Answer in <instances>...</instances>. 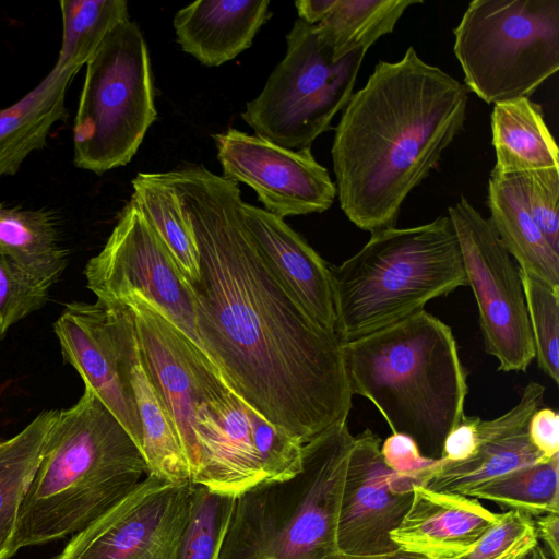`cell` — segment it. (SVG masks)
Instances as JSON below:
<instances>
[{"label":"cell","instance_id":"1","mask_svg":"<svg viewBox=\"0 0 559 559\" xmlns=\"http://www.w3.org/2000/svg\"><path fill=\"white\" fill-rule=\"evenodd\" d=\"M159 175L193 226L198 336L229 388L302 444L347 421L344 343L312 321L270 269L245 224L238 183L202 165Z\"/></svg>","mask_w":559,"mask_h":559},{"label":"cell","instance_id":"2","mask_svg":"<svg viewBox=\"0 0 559 559\" xmlns=\"http://www.w3.org/2000/svg\"><path fill=\"white\" fill-rule=\"evenodd\" d=\"M468 90L414 47L379 61L353 93L331 148L340 206L371 234L393 228L407 195L435 169L466 120Z\"/></svg>","mask_w":559,"mask_h":559},{"label":"cell","instance_id":"3","mask_svg":"<svg viewBox=\"0 0 559 559\" xmlns=\"http://www.w3.org/2000/svg\"><path fill=\"white\" fill-rule=\"evenodd\" d=\"M148 475L124 427L88 386L58 411L17 514L15 554L81 532Z\"/></svg>","mask_w":559,"mask_h":559},{"label":"cell","instance_id":"4","mask_svg":"<svg viewBox=\"0 0 559 559\" xmlns=\"http://www.w3.org/2000/svg\"><path fill=\"white\" fill-rule=\"evenodd\" d=\"M352 393L368 399L392 433L428 459H442L461 421L467 372L449 325L426 310L343 344Z\"/></svg>","mask_w":559,"mask_h":559},{"label":"cell","instance_id":"5","mask_svg":"<svg viewBox=\"0 0 559 559\" xmlns=\"http://www.w3.org/2000/svg\"><path fill=\"white\" fill-rule=\"evenodd\" d=\"M335 333L347 343L424 310L430 300L467 286L449 216L371 234L367 243L331 267Z\"/></svg>","mask_w":559,"mask_h":559},{"label":"cell","instance_id":"6","mask_svg":"<svg viewBox=\"0 0 559 559\" xmlns=\"http://www.w3.org/2000/svg\"><path fill=\"white\" fill-rule=\"evenodd\" d=\"M354 444L341 421L302 447L295 476L235 498L217 559H342L337 516Z\"/></svg>","mask_w":559,"mask_h":559},{"label":"cell","instance_id":"7","mask_svg":"<svg viewBox=\"0 0 559 559\" xmlns=\"http://www.w3.org/2000/svg\"><path fill=\"white\" fill-rule=\"evenodd\" d=\"M156 118L147 46L128 19L86 63L73 123L74 165L96 175L127 165Z\"/></svg>","mask_w":559,"mask_h":559},{"label":"cell","instance_id":"8","mask_svg":"<svg viewBox=\"0 0 559 559\" xmlns=\"http://www.w3.org/2000/svg\"><path fill=\"white\" fill-rule=\"evenodd\" d=\"M453 33L464 85L488 104L528 97L559 69L558 0H475Z\"/></svg>","mask_w":559,"mask_h":559},{"label":"cell","instance_id":"9","mask_svg":"<svg viewBox=\"0 0 559 559\" xmlns=\"http://www.w3.org/2000/svg\"><path fill=\"white\" fill-rule=\"evenodd\" d=\"M286 44L284 58L240 116L257 135L299 151L310 148L345 108L367 51L335 61L317 26L300 19L287 33Z\"/></svg>","mask_w":559,"mask_h":559},{"label":"cell","instance_id":"10","mask_svg":"<svg viewBox=\"0 0 559 559\" xmlns=\"http://www.w3.org/2000/svg\"><path fill=\"white\" fill-rule=\"evenodd\" d=\"M479 317L486 352L500 371H526L535 346L515 266L489 219L462 197L448 210Z\"/></svg>","mask_w":559,"mask_h":559},{"label":"cell","instance_id":"11","mask_svg":"<svg viewBox=\"0 0 559 559\" xmlns=\"http://www.w3.org/2000/svg\"><path fill=\"white\" fill-rule=\"evenodd\" d=\"M86 287L97 299L135 292L152 301L200 346L194 294L164 240L130 200L103 249L86 263ZM205 352V350H204Z\"/></svg>","mask_w":559,"mask_h":559},{"label":"cell","instance_id":"12","mask_svg":"<svg viewBox=\"0 0 559 559\" xmlns=\"http://www.w3.org/2000/svg\"><path fill=\"white\" fill-rule=\"evenodd\" d=\"M111 301L131 309L143 365L171 418L192 480L199 467L197 412L229 385L204 349L143 295L131 292Z\"/></svg>","mask_w":559,"mask_h":559},{"label":"cell","instance_id":"13","mask_svg":"<svg viewBox=\"0 0 559 559\" xmlns=\"http://www.w3.org/2000/svg\"><path fill=\"white\" fill-rule=\"evenodd\" d=\"M193 483L147 475L55 559H176Z\"/></svg>","mask_w":559,"mask_h":559},{"label":"cell","instance_id":"14","mask_svg":"<svg viewBox=\"0 0 559 559\" xmlns=\"http://www.w3.org/2000/svg\"><path fill=\"white\" fill-rule=\"evenodd\" d=\"M213 139L223 176L252 188L265 211L284 218L333 204L336 186L310 148L289 150L234 128Z\"/></svg>","mask_w":559,"mask_h":559},{"label":"cell","instance_id":"15","mask_svg":"<svg viewBox=\"0 0 559 559\" xmlns=\"http://www.w3.org/2000/svg\"><path fill=\"white\" fill-rule=\"evenodd\" d=\"M381 439L366 429L354 436L337 516L342 556L365 557L394 551L390 534L409 509L416 478L384 463Z\"/></svg>","mask_w":559,"mask_h":559},{"label":"cell","instance_id":"16","mask_svg":"<svg viewBox=\"0 0 559 559\" xmlns=\"http://www.w3.org/2000/svg\"><path fill=\"white\" fill-rule=\"evenodd\" d=\"M118 371L129 389L142 426L141 453L148 475L186 483L190 472L168 411L143 365L131 309L121 301L97 299Z\"/></svg>","mask_w":559,"mask_h":559},{"label":"cell","instance_id":"17","mask_svg":"<svg viewBox=\"0 0 559 559\" xmlns=\"http://www.w3.org/2000/svg\"><path fill=\"white\" fill-rule=\"evenodd\" d=\"M199 467L192 483L231 498L266 483L243 401L228 388L197 412Z\"/></svg>","mask_w":559,"mask_h":559},{"label":"cell","instance_id":"18","mask_svg":"<svg viewBox=\"0 0 559 559\" xmlns=\"http://www.w3.org/2000/svg\"><path fill=\"white\" fill-rule=\"evenodd\" d=\"M545 386L530 382L518 404L503 415L479 419L478 444L466 460L440 459L421 486L467 496L476 487L513 469L544 461L530 441L527 424L543 403Z\"/></svg>","mask_w":559,"mask_h":559},{"label":"cell","instance_id":"19","mask_svg":"<svg viewBox=\"0 0 559 559\" xmlns=\"http://www.w3.org/2000/svg\"><path fill=\"white\" fill-rule=\"evenodd\" d=\"M247 228L282 286L307 316L335 332L332 276L329 264L283 218L241 202Z\"/></svg>","mask_w":559,"mask_h":559},{"label":"cell","instance_id":"20","mask_svg":"<svg viewBox=\"0 0 559 559\" xmlns=\"http://www.w3.org/2000/svg\"><path fill=\"white\" fill-rule=\"evenodd\" d=\"M498 518L476 498L416 484L409 509L390 538L397 548L429 559H460Z\"/></svg>","mask_w":559,"mask_h":559},{"label":"cell","instance_id":"21","mask_svg":"<svg viewBox=\"0 0 559 559\" xmlns=\"http://www.w3.org/2000/svg\"><path fill=\"white\" fill-rule=\"evenodd\" d=\"M64 364L71 365L124 427L141 452L142 426L108 342L97 300L71 301L53 323Z\"/></svg>","mask_w":559,"mask_h":559},{"label":"cell","instance_id":"22","mask_svg":"<svg viewBox=\"0 0 559 559\" xmlns=\"http://www.w3.org/2000/svg\"><path fill=\"white\" fill-rule=\"evenodd\" d=\"M269 0H199L174 16L181 49L206 67H217L248 49L272 15Z\"/></svg>","mask_w":559,"mask_h":559},{"label":"cell","instance_id":"23","mask_svg":"<svg viewBox=\"0 0 559 559\" xmlns=\"http://www.w3.org/2000/svg\"><path fill=\"white\" fill-rule=\"evenodd\" d=\"M78 70L55 64L32 91L0 109V178L14 175L47 142L51 128L66 120L67 90Z\"/></svg>","mask_w":559,"mask_h":559},{"label":"cell","instance_id":"24","mask_svg":"<svg viewBox=\"0 0 559 559\" xmlns=\"http://www.w3.org/2000/svg\"><path fill=\"white\" fill-rule=\"evenodd\" d=\"M487 201L489 222L509 254L516 260L519 270L547 285L559 286V253L532 218L518 176L492 170Z\"/></svg>","mask_w":559,"mask_h":559},{"label":"cell","instance_id":"25","mask_svg":"<svg viewBox=\"0 0 559 559\" xmlns=\"http://www.w3.org/2000/svg\"><path fill=\"white\" fill-rule=\"evenodd\" d=\"M493 171L516 175L559 168L558 146L540 105L528 97L496 103L491 112Z\"/></svg>","mask_w":559,"mask_h":559},{"label":"cell","instance_id":"26","mask_svg":"<svg viewBox=\"0 0 559 559\" xmlns=\"http://www.w3.org/2000/svg\"><path fill=\"white\" fill-rule=\"evenodd\" d=\"M0 253L50 287L68 264L52 213L0 204Z\"/></svg>","mask_w":559,"mask_h":559},{"label":"cell","instance_id":"27","mask_svg":"<svg viewBox=\"0 0 559 559\" xmlns=\"http://www.w3.org/2000/svg\"><path fill=\"white\" fill-rule=\"evenodd\" d=\"M57 414V409L43 411L20 432L0 439V559L15 554L19 510Z\"/></svg>","mask_w":559,"mask_h":559},{"label":"cell","instance_id":"28","mask_svg":"<svg viewBox=\"0 0 559 559\" xmlns=\"http://www.w3.org/2000/svg\"><path fill=\"white\" fill-rule=\"evenodd\" d=\"M420 0H325L314 24L330 46L335 61L358 50L367 51L380 37L394 31L404 12Z\"/></svg>","mask_w":559,"mask_h":559},{"label":"cell","instance_id":"29","mask_svg":"<svg viewBox=\"0 0 559 559\" xmlns=\"http://www.w3.org/2000/svg\"><path fill=\"white\" fill-rule=\"evenodd\" d=\"M131 201L164 240L189 282L199 278V249L191 219L173 186L159 173H139Z\"/></svg>","mask_w":559,"mask_h":559},{"label":"cell","instance_id":"30","mask_svg":"<svg viewBox=\"0 0 559 559\" xmlns=\"http://www.w3.org/2000/svg\"><path fill=\"white\" fill-rule=\"evenodd\" d=\"M62 37L56 64L80 70L106 36L130 19L124 0H61Z\"/></svg>","mask_w":559,"mask_h":559},{"label":"cell","instance_id":"31","mask_svg":"<svg viewBox=\"0 0 559 559\" xmlns=\"http://www.w3.org/2000/svg\"><path fill=\"white\" fill-rule=\"evenodd\" d=\"M467 496L533 518L549 512L559 513V454L496 477Z\"/></svg>","mask_w":559,"mask_h":559},{"label":"cell","instance_id":"32","mask_svg":"<svg viewBox=\"0 0 559 559\" xmlns=\"http://www.w3.org/2000/svg\"><path fill=\"white\" fill-rule=\"evenodd\" d=\"M234 501L193 484L190 514L176 559H217Z\"/></svg>","mask_w":559,"mask_h":559},{"label":"cell","instance_id":"33","mask_svg":"<svg viewBox=\"0 0 559 559\" xmlns=\"http://www.w3.org/2000/svg\"><path fill=\"white\" fill-rule=\"evenodd\" d=\"M539 369L559 383V286L519 270Z\"/></svg>","mask_w":559,"mask_h":559},{"label":"cell","instance_id":"34","mask_svg":"<svg viewBox=\"0 0 559 559\" xmlns=\"http://www.w3.org/2000/svg\"><path fill=\"white\" fill-rule=\"evenodd\" d=\"M245 407L266 483L285 480L299 473L304 444L274 427L246 403Z\"/></svg>","mask_w":559,"mask_h":559},{"label":"cell","instance_id":"35","mask_svg":"<svg viewBox=\"0 0 559 559\" xmlns=\"http://www.w3.org/2000/svg\"><path fill=\"white\" fill-rule=\"evenodd\" d=\"M49 289L0 253V340L13 324L47 304Z\"/></svg>","mask_w":559,"mask_h":559},{"label":"cell","instance_id":"36","mask_svg":"<svg viewBox=\"0 0 559 559\" xmlns=\"http://www.w3.org/2000/svg\"><path fill=\"white\" fill-rule=\"evenodd\" d=\"M516 176L532 218L559 253V168L531 170Z\"/></svg>","mask_w":559,"mask_h":559},{"label":"cell","instance_id":"37","mask_svg":"<svg viewBox=\"0 0 559 559\" xmlns=\"http://www.w3.org/2000/svg\"><path fill=\"white\" fill-rule=\"evenodd\" d=\"M535 531L533 516L507 510L481 536L471 552L460 559H495L521 538Z\"/></svg>","mask_w":559,"mask_h":559},{"label":"cell","instance_id":"38","mask_svg":"<svg viewBox=\"0 0 559 559\" xmlns=\"http://www.w3.org/2000/svg\"><path fill=\"white\" fill-rule=\"evenodd\" d=\"M384 463L393 472L416 478L420 485L430 475L439 460L425 457L409 437L392 433L380 447Z\"/></svg>","mask_w":559,"mask_h":559},{"label":"cell","instance_id":"39","mask_svg":"<svg viewBox=\"0 0 559 559\" xmlns=\"http://www.w3.org/2000/svg\"><path fill=\"white\" fill-rule=\"evenodd\" d=\"M530 441L544 461L559 454V414L549 407L536 409L527 424Z\"/></svg>","mask_w":559,"mask_h":559},{"label":"cell","instance_id":"40","mask_svg":"<svg viewBox=\"0 0 559 559\" xmlns=\"http://www.w3.org/2000/svg\"><path fill=\"white\" fill-rule=\"evenodd\" d=\"M478 416L463 415L461 421L450 431L443 444L442 459L460 462L468 459L478 444Z\"/></svg>","mask_w":559,"mask_h":559},{"label":"cell","instance_id":"41","mask_svg":"<svg viewBox=\"0 0 559 559\" xmlns=\"http://www.w3.org/2000/svg\"><path fill=\"white\" fill-rule=\"evenodd\" d=\"M533 521L538 543L551 559H559V513L537 515Z\"/></svg>","mask_w":559,"mask_h":559},{"label":"cell","instance_id":"42","mask_svg":"<svg viewBox=\"0 0 559 559\" xmlns=\"http://www.w3.org/2000/svg\"><path fill=\"white\" fill-rule=\"evenodd\" d=\"M538 543L536 532H532L516 542L509 549L503 551L501 555L496 557L495 559H519L522 555H524L528 549L535 546Z\"/></svg>","mask_w":559,"mask_h":559},{"label":"cell","instance_id":"43","mask_svg":"<svg viewBox=\"0 0 559 559\" xmlns=\"http://www.w3.org/2000/svg\"><path fill=\"white\" fill-rule=\"evenodd\" d=\"M342 559H429L415 552L406 551L403 549H396L394 551L377 555V556H365V557H349L342 556Z\"/></svg>","mask_w":559,"mask_h":559},{"label":"cell","instance_id":"44","mask_svg":"<svg viewBox=\"0 0 559 559\" xmlns=\"http://www.w3.org/2000/svg\"><path fill=\"white\" fill-rule=\"evenodd\" d=\"M519 559H551L539 543L528 549Z\"/></svg>","mask_w":559,"mask_h":559}]
</instances>
